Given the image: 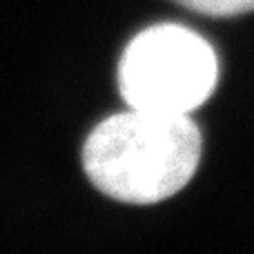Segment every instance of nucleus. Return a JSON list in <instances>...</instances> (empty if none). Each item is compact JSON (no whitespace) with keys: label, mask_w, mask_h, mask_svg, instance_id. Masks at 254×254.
<instances>
[{"label":"nucleus","mask_w":254,"mask_h":254,"mask_svg":"<svg viewBox=\"0 0 254 254\" xmlns=\"http://www.w3.org/2000/svg\"><path fill=\"white\" fill-rule=\"evenodd\" d=\"M203 136L190 114L134 110L101 121L83 143L80 161L92 185L131 205L179 194L196 174Z\"/></svg>","instance_id":"nucleus-1"},{"label":"nucleus","mask_w":254,"mask_h":254,"mask_svg":"<svg viewBox=\"0 0 254 254\" xmlns=\"http://www.w3.org/2000/svg\"><path fill=\"white\" fill-rule=\"evenodd\" d=\"M219 56L183 25L161 22L127 43L119 61V92L127 107L190 114L214 94Z\"/></svg>","instance_id":"nucleus-2"},{"label":"nucleus","mask_w":254,"mask_h":254,"mask_svg":"<svg viewBox=\"0 0 254 254\" xmlns=\"http://www.w3.org/2000/svg\"><path fill=\"white\" fill-rule=\"evenodd\" d=\"M174 2L210 18H232L254 11V0H174Z\"/></svg>","instance_id":"nucleus-3"}]
</instances>
